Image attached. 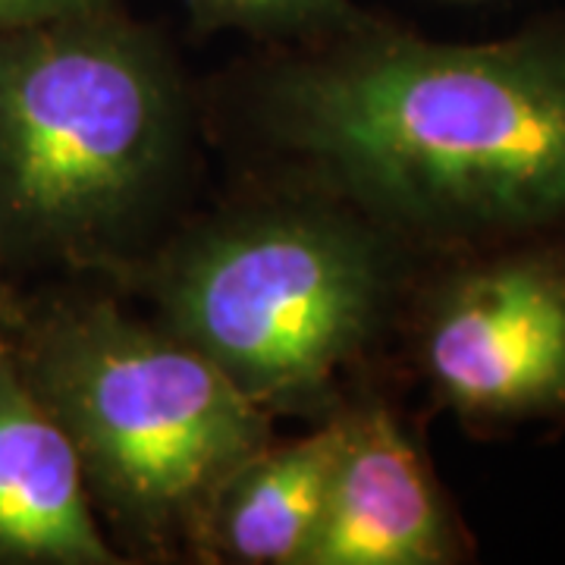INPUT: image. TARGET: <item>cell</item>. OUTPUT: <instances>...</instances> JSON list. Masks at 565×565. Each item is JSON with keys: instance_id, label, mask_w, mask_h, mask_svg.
Wrapping results in <instances>:
<instances>
[{"instance_id": "ba28073f", "label": "cell", "mask_w": 565, "mask_h": 565, "mask_svg": "<svg viewBox=\"0 0 565 565\" xmlns=\"http://www.w3.org/2000/svg\"><path fill=\"white\" fill-rule=\"evenodd\" d=\"M343 446V415L318 430L262 446L221 487L199 546L223 563L305 565Z\"/></svg>"}, {"instance_id": "277c9868", "label": "cell", "mask_w": 565, "mask_h": 565, "mask_svg": "<svg viewBox=\"0 0 565 565\" xmlns=\"http://www.w3.org/2000/svg\"><path fill=\"white\" fill-rule=\"evenodd\" d=\"M381 226L327 207H267L177 252L163 327L264 412L311 408L381 333L396 267Z\"/></svg>"}, {"instance_id": "5b68a950", "label": "cell", "mask_w": 565, "mask_h": 565, "mask_svg": "<svg viewBox=\"0 0 565 565\" xmlns=\"http://www.w3.org/2000/svg\"><path fill=\"white\" fill-rule=\"evenodd\" d=\"M449 262L418 315L434 396L475 427L565 424V243Z\"/></svg>"}, {"instance_id": "8fae6325", "label": "cell", "mask_w": 565, "mask_h": 565, "mask_svg": "<svg viewBox=\"0 0 565 565\" xmlns=\"http://www.w3.org/2000/svg\"><path fill=\"white\" fill-rule=\"evenodd\" d=\"M0 330H10V296L3 282V248H0Z\"/></svg>"}, {"instance_id": "8992f818", "label": "cell", "mask_w": 565, "mask_h": 565, "mask_svg": "<svg viewBox=\"0 0 565 565\" xmlns=\"http://www.w3.org/2000/svg\"><path fill=\"white\" fill-rule=\"evenodd\" d=\"M468 537L422 446L381 403L343 412V446L305 565H446Z\"/></svg>"}, {"instance_id": "30bf717a", "label": "cell", "mask_w": 565, "mask_h": 565, "mask_svg": "<svg viewBox=\"0 0 565 565\" xmlns=\"http://www.w3.org/2000/svg\"><path fill=\"white\" fill-rule=\"evenodd\" d=\"M102 7H107V0H0V32L61 20V17H76V13L102 10Z\"/></svg>"}, {"instance_id": "6da1fadb", "label": "cell", "mask_w": 565, "mask_h": 565, "mask_svg": "<svg viewBox=\"0 0 565 565\" xmlns=\"http://www.w3.org/2000/svg\"><path fill=\"white\" fill-rule=\"evenodd\" d=\"M264 85V120L386 236L446 258L565 243V17L449 44L364 20Z\"/></svg>"}, {"instance_id": "9c48e42d", "label": "cell", "mask_w": 565, "mask_h": 565, "mask_svg": "<svg viewBox=\"0 0 565 565\" xmlns=\"http://www.w3.org/2000/svg\"><path fill=\"white\" fill-rule=\"evenodd\" d=\"M189 7L204 25L243 29L264 39L321 41L367 20L349 0H189Z\"/></svg>"}, {"instance_id": "3957f363", "label": "cell", "mask_w": 565, "mask_h": 565, "mask_svg": "<svg viewBox=\"0 0 565 565\" xmlns=\"http://www.w3.org/2000/svg\"><path fill=\"white\" fill-rule=\"evenodd\" d=\"M180 98L145 29L107 7L0 32V248L85 255L167 173Z\"/></svg>"}, {"instance_id": "7a4b0ae2", "label": "cell", "mask_w": 565, "mask_h": 565, "mask_svg": "<svg viewBox=\"0 0 565 565\" xmlns=\"http://www.w3.org/2000/svg\"><path fill=\"white\" fill-rule=\"evenodd\" d=\"M13 349L76 446L92 503L141 544L199 546L221 487L270 444L274 415L207 355L110 302L63 305Z\"/></svg>"}, {"instance_id": "52a82bcc", "label": "cell", "mask_w": 565, "mask_h": 565, "mask_svg": "<svg viewBox=\"0 0 565 565\" xmlns=\"http://www.w3.org/2000/svg\"><path fill=\"white\" fill-rule=\"evenodd\" d=\"M0 563L110 565L76 446L0 330Z\"/></svg>"}]
</instances>
